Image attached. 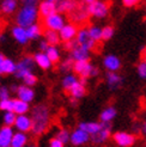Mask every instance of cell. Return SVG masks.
<instances>
[{
    "mask_svg": "<svg viewBox=\"0 0 146 147\" xmlns=\"http://www.w3.org/2000/svg\"><path fill=\"white\" fill-rule=\"evenodd\" d=\"M31 121L32 128L31 133L35 136H40L43 133H46L50 124V110L49 107L46 104H37L31 110Z\"/></svg>",
    "mask_w": 146,
    "mask_h": 147,
    "instance_id": "1",
    "label": "cell"
},
{
    "mask_svg": "<svg viewBox=\"0 0 146 147\" xmlns=\"http://www.w3.org/2000/svg\"><path fill=\"white\" fill-rule=\"evenodd\" d=\"M39 16V7H36V5H23L16 16V23L17 25L26 29L36 23Z\"/></svg>",
    "mask_w": 146,
    "mask_h": 147,
    "instance_id": "2",
    "label": "cell"
},
{
    "mask_svg": "<svg viewBox=\"0 0 146 147\" xmlns=\"http://www.w3.org/2000/svg\"><path fill=\"white\" fill-rule=\"evenodd\" d=\"M73 71L79 78L82 79H89L97 77L99 74V69L90 62V61H77L73 66Z\"/></svg>",
    "mask_w": 146,
    "mask_h": 147,
    "instance_id": "3",
    "label": "cell"
},
{
    "mask_svg": "<svg viewBox=\"0 0 146 147\" xmlns=\"http://www.w3.org/2000/svg\"><path fill=\"white\" fill-rule=\"evenodd\" d=\"M89 17H90L89 5L85 1L79 3L76 9L68 13V18L73 24H83L89 19Z\"/></svg>",
    "mask_w": 146,
    "mask_h": 147,
    "instance_id": "4",
    "label": "cell"
},
{
    "mask_svg": "<svg viewBox=\"0 0 146 147\" xmlns=\"http://www.w3.org/2000/svg\"><path fill=\"white\" fill-rule=\"evenodd\" d=\"M109 4L105 0H97L89 5L90 16L96 19H104L109 14Z\"/></svg>",
    "mask_w": 146,
    "mask_h": 147,
    "instance_id": "5",
    "label": "cell"
},
{
    "mask_svg": "<svg viewBox=\"0 0 146 147\" xmlns=\"http://www.w3.org/2000/svg\"><path fill=\"white\" fill-rule=\"evenodd\" d=\"M35 60L31 56H24L19 62L17 63V72H16V77L18 79L23 80L28 74H30L34 71L35 67Z\"/></svg>",
    "mask_w": 146,
    "mask_h": 147,
    "instance_id": "6",
    "label": "cell"
},
{
    "mask_svg": "<svg viewBox=\"0 0 146 147\" xmlns=\"http://www.w3.org/2000/svg\"><path fill=\"white\" fill-rule=\"evenodd\" d=\"M76 41L80 47H83L84 49L89 50V51L95 50V48L97 46V43L91 38V36L89 34V28H80L78 30Z\"/></svg>",
    "mask_w": 146,
    "mask_h": 147,
    "instance_id": "7",
    "label": "cell"
},
{
    "mask_svg": "<svg viewBox=\"0 0 146 147\" xmlns=\"http://www.w3.org/2000/svg\"><path fill=\"white\" fill-rule=\"evenodd\" d=\"M43 25L46 26L47 30H53V31L59 32L61 29L66 25V20H65V17L61 13L56 12V13L52 14V16L43 19Z\"/></svg>",
    "mask_w": 146,
    "mask_h": 147,
    "instance_id": "8",
    "label": "cell"
},
{
    "mask_svg": "<svg viewBox=\"0 0 146 147\" xmlns=\"http://www.w3.org/2000/svg\"><path fill=\"white\" fill-rule=\"evenodd\" d=\"M113 140L119 147H132L137 141V136L128 131H116L113 134Z\"/></svg>",
    "mask_w": 146,
    "mask_h": 147,
    "instance_id": "9",
    "label": "cell"
},
{
    "mask_svg": "<svg viewBox=\"0 0 146 147\" xmlns=\"http://www.w3.org/2000/svg\"><path fill=\"white\" fill-rule=\"evenodd\" d=\"M112 136V123H102V128L98 133L91 136V141L95 145H102Z\"/></svg>",
    "mask_w": 146,
    "mask_h": 147,
    "instance_id": "10",
    "label": "cell"
},
{
    "mask_svg": "<svg viewBox=\"0 0 146 147\" xmlns=\"http://www.w3.org/2000/svg\"><path fill=\"white\" fill-rule=\"evenodd\" d=\"M90 140H91V135L87 134L85 130L80 129L79 127L76 128V129L71 133L70 142H71L73 146H83V145L87 144Z\"/></svg>",
    "mask_w": 146,
    "mask_h": 147,
    "instance_id": "11",
    "label": "cell"
},
{
    "mask_svg": "<svg viewBox=\"0 0 146 147\" xmlns=\"http://www.w3.org/2000/svg\"><path fill=\"white\" fill-rule=\"evenodd\" d=\"M78 30H79V29L77 28L76 24L67 23V24L65 25V26L61 29V30L59 31V35H60L61 41H64L65 43H66V42H70V41L76 40L77 35H78Z\"/></svg>",
    "mask_w": 146,
    "mask_h": 147,
    "instance_id": "12",
    "label": "cell"
},
{
    "mask_svg": "<svg viewBox=\"0 0 146 147\" xmlns=\"http://www.w3.org/2000/svg\"><path fill=\"white\" fill-rule=\"evenodd\" d=\"M121 60L114 54H108L103 57V67L108 72H119L121 68Z\"/></svg>",
    "mask_w": 146,
    "mask_h": 147,
    "instance_id": "13",
    "label": "cell"
},
{
    "mask_svg": "<svg viewBox=\"0 0 146 147\" xmlns=\"http://www.w3.org/2000/svg\"><path fill=\"white\" fill-rule=\"evenodd\" d=\"M105 82L110 91L119 90L123 84V78L118 72H107L105 74Z\"/></svg>",
    "mask_w": 146,
    "mask_h": 147,
    "instance_id": "14",
    "label": "cell"
},
{
    "mask_svg": "<svg viewBox=\"0 0 146 147\" xmlns=\"http://www.w3.org/2000/svg\"><path fill=\"white\" fill-rule=\"evenodd\" d=\"M13 127L17 129V131H22V133L31 131L32 128L31 117H29L28 115H17V120Z\"/></svg>",
    "mask_w": 146,
    "mask_h": 147,
    "instance_id": "15",
    "label": "cell"
},
{
    "mask_svg": "<svg viewBox=\"0 0 146 147\" xmlns=\"http://www.w3.org/2000/svg\"><path fill=\"white\" fill-rule=\"evenodd\" d=\"M13 135L14 131L12 127L4 126L0 128V147H11Z\"/></svg>",
    "mask_w": 146,
    "mask_h": 147,
    "instance_id": "16",
    "label": "cell"
},
{
    "mask_svg": "<svg viewBox=\"0 0 146 147\" xmlns=\"http://www.w3.org/2000/svg\"><path fill=\"white\" fill-rule=\"evenodd\" d=\"M56 12H57V10H56L55 3H50V1H47V0H43L39 5V13L43 19L52 16V14H54Z\"/></svg>",
    "mask_w": 146,
    "mask_h": 147,
    "instance_id": "17",
    "label": "cell"
},
{
    "mask_svg": "<svg viewBox=\"0 0 146 147\" xmlns=\"http://www.w3.org/2000/svg\"><path fill=\"white\" fill-rule=\"evenodd\" d=\"M12 36L14 41H16L17 43H19V45L24 46L26 45V43L29 42V37H28V32H26V29L25 28H22L19 25H16L12 28Z\"/></svg>",
    "mask_w": 146,
    "mask_h": 147,
    "instance_id": "18",
    "label": "cell"
},
{
    "mask_svg": "<svg viewBox=\"0 0 146 147\" xmlns=\"http://www.w3.org/2000/svg\"><path fill=\"white\" fill-rule=\"evenodd\" d=\"M16 94H17V98H18V99L24 100V102H26V103L32 102L34 98H35V92H34V90L31 89L30 86H26V85L18 86V90H17Z\"/></svg>",
    "mask_w": 146,
    "mask_h": 147,
    "instance_id": "19",
    "label": "cell"
},
{
    "mask_svg": "<svg viewBox=\"0 0 146 147\" xmlns=\"http://www.w3.org/2000/svg\"><path fill=\"white\" fill-rule=\"evenodd\" d=\"M78 0H59L56 3V10L59 13H70L78 5Z\"/></svg>",
    "mask_w": 146,
    "mask_h": 147,
    "instance_id": "20",
    "label": "cell"
},
{
    "mask_svg": "<svg viewBox=\"0 0 146 147\" xmlns=\"http://www.w3.org/2000/svg\"><path fill=\"white\" fill-rule=\"evenodd\" d=\"M34 60H35V63L42 69H49L53 65L48 55L46 53H42V51H39V53H36L34 55Z\"/></svg>",
    "mask_w": 146,
    "mask_h": 147,
    "instance_id": "21",
    "label": "cell"
},
{
    "mask_svg": "<svg viewBox=\"0 0 146 147\" xmlns=\"http://www.w3.org/2000/svg\"><path fill=\"white\" fill-rule=\"evenodd\" d=\"M118 116V110L114 107H107L101 111L99 114V120L102 123H112V121Z\"/></svg>",
    "mask_w": 146,
    "mask_h": 147,
    "instance_id": "22",
    "label": "cell"
},
{
    "mask_svg": "<svg viewBox=\"0 0 146 147\" xmlns=\"http://www.w3.org/2000/svg\"><path fill=\"white\" fill-rule=\"evenodd\" d=\"M80 129L85 130L87 134H90L91 136L95 135L96 133L101 130L102 128V122H93V121H89V122H80L79 126Z\"/></svg>",
    "mask_w": 146,
    "mask_h": 147,
    "instance_id": "23",
    "label": "cell"
},
{
    "mask_svg": "<svg viewBox=\"0 0 146 147\" xmlns=\"http://www.w3.org/2000/svg\"><path fill=\"white\" fill-rule=\"evenodd\" d=\"M68 93L71 94V98L80 99V98H83L86 94V86H85V84H83L79 80L78 83H76L74 85L71 87V90L68 91Z\"/></svg>",
    "mask_w": 146,
    "mask_h": 147,
    "instance_id": "24",
    "label": "cell"
},
{
    "mask_svg": "<svg viewBox=\"0 0 146 147\" xmlns=\"http://www.w3.org/2000/svg\"><path fill=\"white\" fill-rule=\"evenodd\" d=\"M28 144V135L26 133H22V131H16L12 138L11 147H26Z\"/></svg>",
    "mask_w": 146,
    "mask_h": 147,
    "instance_id": "25",
    "label": "cell"
},
{
    "mask_svg": "<svg viewBox=\"0 0 146 147\" xmlns=\"http://www.w3.org/2000/svg\"><path fill=\"white\" fill-rule=\"evenodd\" d=\"M18 7L17 0H3L0 4V10L5 14H11L13 12H16Z\"/></svg>",
    "mask_w": 146,
    "mask_h": 147,
    "instance_id": "26",
    "label": "cell"
},
{
    "mask_svg": "<svg viewBox=\"0 0 146 147\" xmlns=\"http://www.w3.org/2000/svg\"><path fill=\"white\" fill-rule=\"evenodd\" d=\"M12 111L16 115H26L29 111V103L20 100V99H13V110Z\"/></svg>",
    "mask_w": 146,
    "mask_h": 147,
    "instance_id": "27",
    "label": "cell"
},
{
    "mask_svg": "<svg viewBox=\"0 0 146 147\" xmlns=\"http://www.w3.org/2000/svg\"><path fill=\"white\" fill-rule=\"evenodd\" d=\"M45 40L47 41V43L49 46H57L60 43L61 38L60 35L57 31H53V30H46L45 31Z\"/></svg>",
    "mask_w": 146,
    "mask_h": 147,
    "instance_id": "28",
    "label": "cell"
},
{
    "mask_svg": "<svg viewBox=\"0 0 146 147\" xmlns=\"http://www.w3.org/2000/svg\"><path fill=\"white\" fill-rule=\"evenodd\" d=\"M16 72H17V63L12 59L5 57L1 74H16Z\"/></svg>",
    "mask_w": 146,
    "mask_h": 147,
    "instance_id": "29",
    "label": "cell"
},
{
    "mask_svg": "<svg viewBox=\"0 0 146 147\" xmlns=\"http://www.w3.org/2000/svg\"><path fill=\"white\" fill-rule=\"evenodd\" d=\"M26 32H28L29 40H36L42 35V26L37 23H35L29 28H26Z\"/></svg>",
    "mask_w": 146,
    "mask_h": 147,
    "instance_id": "30",
    "label": "cell"
},
{
    "mask_svg": "<svg viewBox=\"0 0 146 147\" xmlns=\"http://www.w3.org/2000/svg\"><path fill=\"white\" fill-rule=\"evenodd\" d=\"M78 82H79V79L77 78V76H74V74H66L64 77V79H62V89L68 92L71 90V87L74 85L76 83H78Z\"/></svg>",
    "mask_w": 146,
    "mask_h": 147,
    "instance_id": "31",
    "label": "cell"
},
{
    "mask_svg": "<svg viewBox=\"0 0 146 147\" xmlns=\"http://www.w3.org/2000/svg\"><path fill=\"white\" fill-rule=\"evenodd\" d=\"M46 54L48 55V57L50 59V61H52L53 63L59 62V60H60V50L56 46H49L48 50L46 51Z\"/></svg>",
    "mask_w": 146,
    "mask_h": 147,
    "instance_id": "32",
    "label": "cell"
},
{
    "mask_svg": "<svg viewBox=\"0 0 146 147\" xmlns=\"http://www.w3.org/2000/svg\"><path fill=\"white\" fill-rule=\"evenodd\" d=\"M89 34L91 36V38L96 43L103 41V40H102V28H99L97 25H91L89 28Z\"/></svg>",
    "mask_w": 146,
    "mask_h": 147,
    "instance_id": "33",
    "label": "cell"
},
{
    "mask_svg": "<svg viewBox=\"0 0 146 147\" xmlns=\"http://www.w3.org/2000/svg\"><path fill=\"white\" fill-rule=\"evenodd\" d=\"M16 120H17V115L14 114L13 111H6V113L4 114V117H3L4 126L13 127L14 123H16Z\"/></svg>",
    "mask_w": 146,
    "mask_h": 147,
    "instance_id": "34",
    "label": "cell"
},
{
    "mask_svg": "<svg viewBox=\"0 0 146 147\" xmlns=\"http://www.w3.org/2000/svg\"><path fill=\"white\" fill-rule=\"evenodd\" d=\"M115 34V29L112 25H105L104 28H102V40L103 41H109L113 38V36Z\"/></svg>",
    "mask_w": 146,
    "mask_h": 147,
    "instance_id": "35",
    "label": "cell"
},
{
    "mask_svg": "<svg viewBox=\"0 0 146 147\" xmlns=\"http://www.w3.org/2000/svg\"><path fill=\"white\" fill-rule=\"evenodd\" d=\"M73 66H74V61H73L72 57H68L60 63V71L64 73H67L70 71H73Z\"/></svg>",
    "mask_w": 146,
    "mask_h": 147,
    "instance_id": "36",
    "label": "cell"
},
{
    "mask_svg": "<svg viewBox=\"0 0 146 147\" xmlns=\"http://www.w3.org/2000/svg\"><path fill=\"white\" fill-rule=\"evenodd\" d=\"M55 138L57 139V140H60L61 142L64 144H67L70 142V139H71V133L67 130V129H60L59 131L56 133Z\"/></svg>",
    "mask_w": 146,
    "mask_h": 147,
    "instance_id": "37",
    "label": "cell"
},
{
    "mask_svg": "<svg viewBox=\"0 0 146 147\" xmlns=\"http://www.w3.org/2000/svg\"><path fill=\"white\" fill-rule=\"evenodd\" d=\"M137 73L140 79L145 80L146 79V61H140L137 66Z\"/></svg>",
    "mask_w": 146,
    "mask_h": 147,
    "instance_id": "38",
    "label": "cell"
},
{
    "mask_svg": "<svg viewBox=\"0 0 146 147\" xmlns=\"http://www.w3.org/2000/svg\"><path fill=\"white\" fill-rule=\"evenodd\" d=\"M0 110L3 111H12L13 110V99H6L0 100Z\"/></svg>",
    "mask_w": 146,
    "mask_h": 147,
    "instance_id": "39",
    "label": "cell"
},
{
    "mask_svg": "<svg viewBox=\"0 0 146 147\" xmlns=\"http://www.w3.org/2000/svg\"><path fill=\"white\" fill-rule=\"evenodd\" d=\"M23 83H24V85H26V86L32 87L36 83H37V77H36L34 73H30V74H28V76L23 79Z\"/></svg>",
    "mask_w": 146,
    "mask_h": 147,
    "instance_id": "40",
    "label": "cell"
},
{
    "mask_svg": "<svg viewBox=\"0 0 146 147\" xmlns=\"http://www.w3.org/2000/svg\"><path fill=\"white\" fill-rule=\"evenodd\" d=\"M6 99H11L10 98V90H9V87L1 86L0 87V100H6Z\"/></svg>",
    "mask_w": 146,
    "mask_h": 147,
    "instance_id": "41",
    "label": "cell"
},
{
    "mask_svg": "<svg viewBox=\"0 0 146 147\" xmlns=\"http://www.w3.org/2000/svg\"><path fill=\"white\" fill-rule=\"evenodd\" d=\"M141 3V0H122V4L125 7H134L137 5H139Z\"/></svg>",
    "mask_w": 146,
    "mask_h": 147,
    "instance_id": "42",
    "label": "cell"
},
{
    "mask_svg": "<svg viewBox=\"0 0 146 147\" xmlns=\"http://www.w3.org/2000/svg\"><path fill=\"white\" fill-rule=\"evenodd\" d=\"M49 147H65V144L57 140L56 138H53L49 140Z\"/></svg>",
    "mask_w": 146,
    "mask_h": 147,
    "instance_id": "43",
    "label": "cell"
},
{
    "mask_svg": "<svg viewBox=\"0 0 146 147\" xmlns=\"http://www.w3.org/2000/svg\"><path fill=\"white\" fill-rule=\"evenodd\" d=\"M48 48H49V45L47 43L46 40H43V41H41L39 43V50H41L42 53H46V51L48 50Z\"/></svg>",
    "mask_w": 146,
    "mask_h": 147,
    "instance_id": "44",
    "label": "cell"
},
{
    "mask_svg": "<svg viewBox=\"0 0 146 147\" xmlns=\"http://www.w3.org/2000/svg\"><path fill=\"white\" fill-rule=\"evenodd\" d=\"M22 1L24 3V5H36L39 0H22Z\"/></svg>",
    "mask_w": 146,
    "mask_h": 147,
    "instance_id": "45",
    "label": "cell"
},
{
    "mask_svg": "<svg viewBox=\"0 0 146 147\" xmlns=\"http://www.w3.org/2000/svg\"><path fill=\"white\" fill-rule=\"evenodd\" d=\"M4 60H5V56L3 54H0V74L3 72V65H4Z\"/></svg>",
    "mask_w": 146,
    "mask_h": 147,
    "instance_id": "46",
    "label": "cell"
},
{
    "mask_svg": "<svg viewBox=\"0 0 146 147\" xmlns=\"http://www.w3.org/2000/svg\"><path fill=\"white\" fill-rule=\"evenodd\" d=\"M141 133L146 136V121H144L143 124H141Z\"/></svg>",
    "mask_w": 146,
    "mask_h": 147,
    "instance_id": "47",
    "label": "cell"
},
{
    "mask_svg": "<svg viewBox=\"0 0 146 147\" xmlns=\"http://www.w3.org/2000/svg\"><path fill=\"white\" fill-rule=\"evenodd\" d=\"M141 57H143V60L144 61H146V47L143 49V51H141Z\"/></svg>",
    "mask_w": 146,
    "mask_h": 147,
    "instance_id": "48",
    "label": "cell"
},
{
    "mask_svg": "<svg viewBox=\"0 0 146 147\" xmlns=\"http://www.w3.org/2000/svg\"><path fill=\"white\" fill-rule=\"evenodd\" d=\"M71 104L73 105V107H76L77 105V103H78V99H76V98H71Z\"/></svg>",
    "mask_w": 146,
    "mask_h": 147,
    "instance_id": "49",
    "label": "cell"
},
{
    "mask_svg": "<svg viewBox=\"0 0 146 147\" xmlns=\"http://www.w3.org/2000/svg\"><path fill=\"white\" fill-rule=\"evenodd\" d=\"M5 41H6V35H4V34H0V42L4 43Z\"/></svg>",
    "mask_w": 146,
    "mask_h": 147,
    "instance_id": "50",
    "label": "cell"
},
{
    "mask_svg": "<svg viewBox=\"0 0 146 147\" xmlns=\"http://www.w3.org/2000/svg\"><path fill=\"white\" fill-rule=\"evenodd\" d=\"M84 1L87 4V5H90V4H92V3H95V1H97V0H84Z\"/></svg>",
    "mask_w": 146,
    "mask_h": 147,
    "instance_id": "51",
    "label": "cell"
},
{
    "mask_svg": "<svg viewBox=\"0 0 146 147\" xmlns=\"http://www.w3.org/2000/svg\"><path fill=\"white\" fill-rule=\"evenodd\" d=\"M47 1H50V3H57V1H59V0H47Z\"/></svg>",
    "mask_w": 146,
    "mask_h": 147,
    "instance_id": "52",
    "label": "cell"
},
{
    "mask_svg": "<svg viewBox=\"0 0 146 147\" xmlns=\"http://www.w3.org/2000/svg\"><path fill=\"white\" fill-rule=\"evenodd\" d=\"M26 147H36L35 145H30V146H26Z\"/></svg>",
    "mask_w": 146,
    "mask_h": 147,
    "instance_id": "53",
    "label": "cell"
},
{
    "mask_svg": "<svg viewBox=\"0 0 146 147\" xmlns=\"http://www.w3.org/2000/svg\"><path fill=\"white\" fill-rule=\"evenodd\" d=\"M0 31H1V22H0ZM0 34H1V32H0Z\"/></svg>",
    "mask_w": 146,
    "mask_h": 147,
    "instance_id": "54",
    "label": "cell"
},
{
    "mask_svg": "<svg viewBox=\"0 0 146 147\" xmlns=\"http://www.w3.org/2000/svg\"><path fill=\"white\" fill-rule=\"evenodd\" d=\"M0 87H1V86H0Z\"/></svg>",
    "mask_w": 146,
    "mask_h": 147,
    "instance_id": "55",
    "label": "cell"
},
{
    "mask_svg": "<svg viewBox=\"0 0 146 147\" xmlns=\"http://www.w3.org/2000/svg\"><path fill=\"white\" fill-rule=\"evenodd\" d=\"M145 147H146V146H145Z\"/></svg>",
    "mask_w": 146,
    "mask_h": 147,
    "instance_id": "56",
    "label": "cell"
}]
</instances>
